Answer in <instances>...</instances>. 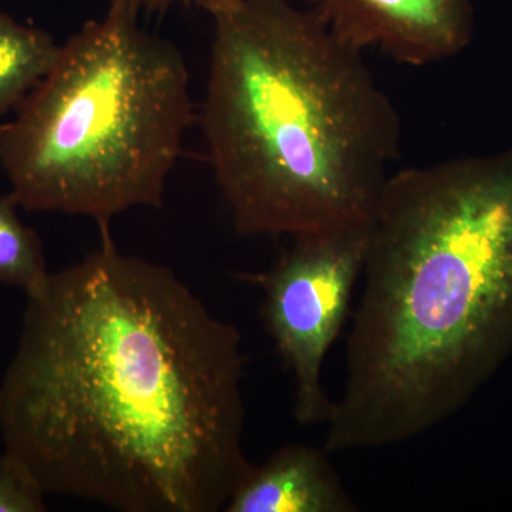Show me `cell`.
<instances>
[{
	"instance_id": "7",
	"label": "cell",
	"mask_w": 512,
	"mask_h": 512,
	"mask_svg": "<svg viewBox=\"0 0 512 512\" xmlns=\"http://www.w3.org/2000/svg\"><path fill=\"white\" fill-rule=\"evenodd\" d=\"M323 448L291 444L249 468L227 512H356L355 501Z\"/></svg>"
},
{
	"instance_id": "9",
	"label": "cell",
	"mask_w": 512,
	"mask_h": 512,
	"mask_svg": "<svg viewBox=\"0 0 512 512\" xmlns=\"http://www.w3.org/2000/svg\"><path fill=\"white\" fill-rule=\"evenodd\" d=\"M12 195H0V284L22 288L33 295L46 284L47 271L42 242L26 227Z\"/></svg>"
},
{
	"instance_id": "6",
	"label": "cell",
	"mask_w": 512,
	"mask_h": 512,
	"mask_svg": "<svg viewBox=\"0 0 512 512\" xmlns=\"http://www.w3.org/2000/svg\"><path fill=\"white\" fill-rule=\"evenodd\" d=\"M332 32L363 50L424 66L463 52L473 39L471 0H313Z\"/></svg>"
},
{
	"instance_id": "4",
	"label": "cell",
	"mask_w": 512,
	"mask_h": 512,
	"mask_svg": "<svg viewBox=\"0 0 512 512\" xmlns=\"http://www.w3.org/2000/svg\"><path fill=\"white\" fill-rule=\"evenodd\" d=\"M111 0L64 45L49 73L0 126V165L19 207L92 218L100 232L163 205L194 121L180 50Z\"/></svg>"
},
{
	"instance_id": "2",
	"label": "cell",
	"mask_w": 512,
	"mask_h": 512,
	"mask_svg": "<svg viewBox=\"0 0 512 512\" xmlns=\"http://www.w3.org/2000/svg\"><path fill=\"white\" fill-rule=\"evenodd\" d=\"M329 454L434 429L512 332V148L392 174L377 208Z\"/></svg>"
},
{
	"instance_id": "11",
	"label": "cell",
	"mask_w": 512,
	"mask_h": 512,
	"mask_svg": "<svg viewBox=\"0 0 512 512\" xmlns=\"http://www.w3.org/2000/svg\"><path fill=\"white\" fill-rule=\"evenodd\" d=\"M128 2L134 3L138 8H143V6L160 8V6H167L174 2H191L197 3V5H200L201 8L207 9L208 13H210L211 10L220 8V6L228 3L229 0H128Z\"/></svg>"
},
{
	"instance_id": "10",
	"label": "cell",
	"mask_w": 512,
	"mask_h": 512,
	"mask_svg": "<svg viewBox=\"0 0 512 512\" xmlns=\"http://www.w3.org/2000/svg\"><path fill=\"white\" fill-rule=\"evenodd\" d=\"M46 491L28 464L15 454H0V512L47 511Z\"/></svg>"
},
{
	"instance_id": "3",
	"label": "cell",
	"mask_w": 512,
	"mask_h": 512,
	"mask_svg": "<svg viewBox=\"0 0 512 512\" xmlns=\"http://www.w3.org/2000/svg\"><path fill=\"white\" fill-rule=\"evenodd\" d=\"M210 15L200 123L237 232L372 227L400 120L363 50L288 0H229Z\"/></svg>"
},
{
	"instance_id": "1",
	"label": "cell",
	"mask_w": 512,
	"mask_h": 512,
	"mask_svg": "<svg viewBox=\"0 0 512 512\" xmlns=\"http://www.w3.org/2000/svg\"><path fill=\"white\" fill-rule=\"evenodd\" d=\"M242 336L110 232L28 296L0 436L47 495L120 512H218L252 467Z\"/></svg>"
},
{
	"instance_id": "8",
	"label": "cell",
	"mask_w": 512,
	"mask_h": 512,
	"mask_svg": "<svg viewBox=\"0 0 512 512\" xmlns=\"http://www.w3.org/2000/svg\"><path fill=\"white\" fill-rule=\"evenodd\" d=\"M60 45L0 12V114L18 107L56 63Z\"/></svg>"
},
{
	"instance_id": "5",
	"label": "cell",
	"mask_w": 512,
	"mask_h": 512,
	"mask_svg": "<svg viewBox=\"0 0 512 512\" xmlns=\"http://www.w3.org/2000/svg\"><path fill=\"white\" fill-rule=\"evenodd\" d=\"M372 227L295 235L274 268L256 279L264 291L266 330L293 375V416L303 426L328 421L332 414L323 362L363 274Z\"/></svg>"
}]
</instances>
